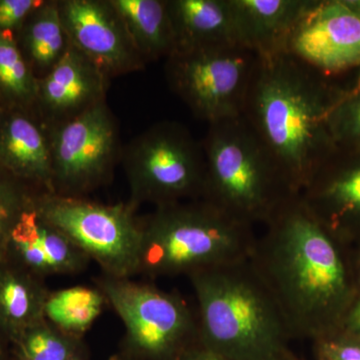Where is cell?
<instances>
[{
	"mask_svg": "<svg viewBox=\"0 0 360 360\" xmlns=\"http://www.w3.org/2000/svg\"><path fill=\"white\" fill-rule=\"evenodd\" d=\"M343 91L290 53L259 56L241 116L300 194L336 149L328 116Z\"/></svg>",
	"mask_w": 360,
	"mask_h": 360,
	"instance_id": "7a4b0ae2",
	"label": "cell"
},
{
	"mask_svg": "<svg viewBox=\"0 0 360 360\" xmlns=\"http://www.w3.org/2000/svg\"><path fill=\"white\" fill-rule=\"evenodd\" d=\"M35 191L0 167V267L7 259V245L14 224Z\"/></svg>",
	"mask_w": 360,
	"mask_h": 360,
	"instance_id": "484cf974",
	"label": "cell"
},
{
	"mask_svg": "<svg viewBox=\"0 0 360 360\" xmlns=\"http://www.w3.org/2000/svg\"><path fill=\"white\" fill-rule=\"evenodd\" d=\"M258 60L243 44L186 49L167 58L165 77L175 96L210 124L243 115Z\"/></svg>",
	"mask_w": 360,
	"mask_h": 360,
	"instance_id": "ba28073f",
	"label": "cell"
},
{
	"mask_svg": "<svg viewBox=\"0 0 360 360\" xmlns=\"http://www.w3.org/2000/svg\"><path fill=\"white\" fill-rule=\"evenodd\" d=\"M141 272L189 276L250 258L257 234L203 200L155 207L141 219Z\"/></svg>",
	"mask_w": 360,
	"mask_h": 360,
	"instance_id": "5b68a950",
	"label": "cell"
},
{
	"mask_svg": "<svg viewBox=\"0 0 360 360\" xmlns=\"http://www.w3.org/2000/svg\"><path fill=\"white\" fill-rule=\"evenodd\" d=\"M110 80L70 44L63 58L39 78L35 112L45 127L75 117L106 99Z\"/></svg>",
	"mask_w": 360,
	"mask_h": 360,
	"instance_id": "5bb4252c",
	"label": "cell"
},
{
	"mask_svg": "<svg viewBox=\"0 0 360 360\" xmlns=\"http://www.w3.org/2000/svg\"><path fill=\"white\" fill-rule=\"evenodd\" d=\"M300 200L340 245L360 243V149L336 148L302 189Z\"/></svg>",
	"mask_w": 360,
	"mask_h": 360,
	"instance_id": "4fadbf2b",
	"label": "cell"
},
{
	"mask_svg": "<svg viewBox=\"0 0 360 360\" xmlns=\"http://www.w3.org/2000/svg\"><path fill=\"white\" fill-rule=\"evenodd\" d=\"M312 0H231L240 44L258 56L285 53L293 28Z\"/></svg>",
	"mask_w": 360,
	"mask_h": 360,
	"instance_id": "e0dca14e",
	"label": "cell"
},
{
	"mask_svg": "<svg viewBox=\"0 0 360 360\" xmlns=\"http://www.w3.org/2000/svg\"><path fill=\"white\" fill-rule=\"evenodd\" d=\"M15 39L35 77H44L63 58L70 44L58 0H44L28 16Z\"/></svg>",
	"mask_w": 360,
	"mask_h": 360,
	"instance_id": "44dd1931",
	"label": "cell"
},
{
	"mask_svg": "<svg viewBox=\"0 0 360 360\" xmlns=\"http://www.w3.org/2000/svg\"><path fill=\"white\" fill-rule=\"evenodd\" d=\"M347 1L355 13L360 15V0H347Z\"/></svg>",
	"mask_w": 360,
	"mask_h": 360,
	"instance_id": "1f68e13d",
	"label": "cell"
},
{
	"mask_svg": "<svg viewBox=\"0 0 360 360\" xmlns=\"http://www.w3.org/2000/svg\"><path fill=\"white\" fill-rule=\"evenodd\" d=\"M187 278L201 345L231 360H297L283 315L250 258Z\"/></svg>",
	"mask_w": 360,
	"mask_h": 360,
	"instance_id": "3957f363",
	"label": "cell"
},
{
	"mask_svg": "<svg viewBox=\"0 0 360 360\" xmlns=\"http://www.w3.org/2000/svg\"><path fill=\"white\" fill-rule=\"evenodd\" d=\"M42 281L8 259L0 267V338L6 345L44 321L51 292Z\"/></svg>",
	"mask_w": 360,
	"mask_h": 360,
	"instance_id": "d6986e66",
	"label": "cell"
},
{
	"mask_svg": "<svg viewBox=\"0 0 360 360\" xmlns=\"http://www.w3.org/2000/svg\"><path fill=\"white\" fill-rule=\"evenodd\" d=\"M176 51L240 44L231 0H167Z\"/></svg>",
	"mask_w": 360,
	"mask_h": 360,
	"instance_id": "ac0fdd59",
	"label": "cell"
},
{
	"mask_svg": "<svg viewBox=\"0 0 360 360\" xmlns=\"http://www.w3.org/2000/svg\"><path fill=\"white\" fill-rule=\"evenodd\" d=\"M316 360H360V338L335 333L314 341Z\"/></svg>",
	"mask_w": 360,
	"mask_h": 360,
	"instance_id": "4316f807",
	"label": "cell"
},
{
	"mask_svg": "<svg viewBox=\"0 0 360 360\" xmlns=\"http://www.w3.org/2000/svg\"><path fill=\"white\" fill-rule=\"evenodd\" d=\"M285 52L326 77L359 70V14L347 0H312L293 28Z\"/></svg>",
	"mask_w": 360,
	"mask_h": 360,
	"instance_id": "8fae6325",
	"label": "cell"
},
{
	"mask_svg": "<svg viewBox=\"0 0 360 360\" xmlns=\"http://www.w3.org/2000/svg\"><path fill=\"white\" fill-rule=\"evenodd\" d=\"M338 333L360 338V292L356 293L345 312Z\"/></svg>",
	"mask_w": 360,
	"mask_h": 360,
	"instance_id": "f1b7e54d",
	"label": "cell"
},
{
	"mask_svg": "<svg viewBox=\"0 0 360 360\" xmlns=\"http://www.w3.org/2000/svg\"><path fill=\"white\" fill-rule=\"evenodd\" d=\"M129 182L130 205L155 207L201 200L206 163L201 142L184 125L161 122L122 146L120 158Z\"/></svg>",
	"mask_w": 360,
	"mask_h": 360,
	"instance_id": "8992f818",
	"label": "cell"
},
{
	"mask_svg": "<svg viewBox=\"0 0 360 360\" xmlns=\"http://www.w3.org/2000/svg\"><path fill=\"white\" fill-rule=\"evenodd\" d=\"M7 259L41 279L77 274L90 262L70 238L35 210L32 198L11 232Z\"/></svg>",
	"mask_w": 360,
	"mask_h": 360,
	"instance_id": "9a60e30c",
	"label": "cell"
},
{
	"mask_svg": "<svg viewBox=\"0 0 360 360\" xmlns=\"http://www.w3.org/2000/svg\"><path fill=\"white\" fill-rule=\"evenodd\" d=\"M144 63L176 51L167 0H110Z\"/></svg>",
	"mask_w": 360,
	"mask_h": 360,
	"instance_id": "ffe728a7",
	"label": "cell"
},
{
	"mask_svg": "<svg viewBox=\"0 0 360 360\" xmlns=\"http://www.w3.org/2000/svg\"><path fill=\"white\" fill-rule=\"evenodd\" d=\"M201 200L250 226L265 225L300 193L243 116L210 123Z\"/></svg>",
	"mask_w": 360,
	"mask_h": 360,
	"instance_id": "277c9868",
	"label": "cell"
},
{
	"mask_svg": "<svg viewBox=\"0 0 360 360\" xmlns=\"http://www.w3.org/2000/svg\"><path fill=\"white\" fill-rule=\"evenodd\" d=\"M176 360H231L227 359L224 355L210 349V348L201 345V342L196 343L189 347L186 352L177 357Z\"/></svg>",
	"mask_w": 360,
	"mask_h": 360,
	"instance_id": "f546056e",
	"label": "cell"
},
{
	"mask_svg": "<svg viewBox=\"0 0 360 360\" xmlns=\"http://www.w3.org/2000/svg\"><path fill=\"white\" fill-rule=\"evenodd\" d=\"M0 167L34 191L53 193L49 131L35 110L0 108Z\"/></svg>",
	"mask_w": 360,
	"mask_h": 360,
	"instance_id": "2e32d148",
	"label": "cell"
},
{
	"mask_svg": "<svg viewBox=\"0 0 360 360\" xmlns=\"http://www.w3.org/2000/svg\"><path fill=\"white\" fill-rule=\"evenodd\" d=\"M32 205L47 221L70 238L104 276L129 279L141 272V219L127 203L104 205L44 191H35Z\"/></svg>",
	"mask_w": 360,
	"mask_h": 360,
	"instance_id": "52a82bcc",
	"label": "cell"
},
{
	"mask_svg": "<svg viewBox=\"0 0 360 360\" xmlns=\"http://www.w3.org/2000/svg\"><path fill=\"white\" fill-rule=\"evenodd\" d=\"M6 345V343L0 338V360H7Z\"/></svg>",
	"mask_w": 360,
	"mask_h": 360,
	"instance_id": "d6a6232c",
	"label": "cell"
},
{
	"mask_svg": "<svg viewBox=\"0 0 360 360\" xmlns=\"http://www.w3.org/2000/svg\"><path fill=\"white\" fill-rule=\"evenodd\" d=\"M44 319L13 345L15 360H82L77 340Z\"/></svg>",
	"mask_w": 360,
	"mask_h": 360,
	"instance_id": "cb8c5ba5",
	"label": "cell"
},
{
	"mask_svg": "<svg viewBox=\"0 0 360 360\" xmlns=\"http://www.w3.org/2000/svg\"><path fill=\"white\" fill-rule=\"evenodd\" d=\"M250 262L283 315L291 340L338 333L356 295L347 248L293 198L264 225Z\"/></svg>",
	"mask_w": 360,
	"mask_h": 360,
	"instance_id": "6da1fadb",
	"label": "cell"
},
{
	"mask_svg": "<svg viewBox=\"0 0 360 360\" xmlns=\"http://www.w3.org/2000/svg\"></svg>",
	"mask_w": 360,
	"mask_h": 360,
	"instance_id": "e575fe53",
	"label": "cell"
},
{
	"mask_svg": "<svg viewBox=\"0 0 360 360\" xmlns=\"http://www.w3.org/2000/svg\"><path fill=\"white\" fill-rule=\"evenodd\" d=\"M44 0H0V33L15 37L23 23Z\"/></svg>",
	"mask_w": 360,
	"mask_h": 360,
	"instance_id": "83f0119b",
	"label": "cell"
},
{
	"mask_svg": "<svg viewBox=\"0 0 360 360\" xmlns=\"http://www.w3.org/2000/svg\"><path fill=\"white\" fill-rule=\"evenodd\" d=\"M47 127L53 193L84 198L110 181L122 158L120 124L106 99Z\"/></svg>",
	"mask_w": 360,
	"mask_h": 360,
	"instance_id": "30bf717a",
	"label": "cell"
},
{
	"mask_svg": "<svg viewBox=\"0 0 360 360\" xmlns=\"http://www.w3.org/2000/svg\"><path fill=\"white\" fill-rule=\"evenodd\" d=\"M70 44L110 78L144 70L120 14L110 0H58Z\"/></svg>",
	"mask_w": 360,
	"mask_h": 360,
	"instance_id": "7c38bea8",
	"label": "cell"
},
{
	"mask_svg": "<svg viewBox=\"0 0 360 360\" xmlns=\"http://www.w3.org/2000/svg\"><path fill=\"white\" fill-rule=\"evenodd\" d=\"M106 298L99 290L73 286L49 293L45 319L66 335L79 338L103 312Z\"/></svg>",
	"mask_w": 360,
	"mask_h": 360,
	"instance_id": "7402d4cb",
	"label": "cell"
},
{
	"mask_svg": "<svg viewBox=\"0 0 360 360\" xmlns=\"http://www.w3.org/2000/svg\"><path fill=\"white\" fill-rule=\"evenodd\" d=\"M347 248L348 264H349L350 274L357 293L360 292V243L354 245L345 246Z\"/></svg>",
	"mask_w": 360,
	"mask_h": 360,
	"instance_id": "4dcf8cb0",
	"label": "cell"
},
{
	"mask_svg": "<svg viewBox=\"0 0 360 360\" xmlns=\"http://www.w3.org/2000/svg\"><path fill=\"white\" fill-rule=\"evenodd\" d=\"M98 286L122 319L129 347L142 356L176 360L200 342L198 311L179 293L108 276Z\"/></svg>",
	"mask_w": 360,
	"mask_h": 360,
	"instance_id": "9c48e42d",
	"label": "cell"
},
{
	"mask_svg": "<svg viewBox=\"0 0 360 360\" xmlns=\"http://www.w3.org/2000/svg\"><path fill=\"white\" fill-rule=\"evenodd\" d=\"M39 78L25 60L15 37L0 33V108L34 110Z\"/></svg>",
	"mask_w": 360,
	"mask_h": 360,
	"instance_id": "603a6c76",
	"label": "cell"
},
{
	"mask_svg": "<svg viewBox=\"0 0 360 360\" xmlns=\"http://www.w3.org/2000/svg\"><path fill=\"white\" fill-rule=\"evenodd\" d=\"M328 127L336 148L360 149V70L331 110Z\"/></svg>",
	"mask_w": 360,
	"mask_h": 360,
	"instance_id": "d4e9b609",
	"label": "cell"
},
{
	"mask_svg": "<svg viewBox=\"0 0 360 360\" xmlns=\"http://www.w3.org/2000/svg\"><path fill=\"white\" fill-rule=\"evenodd\" d=\"M359 70H360V68H359Z\"/></svg>",
	"mask_w": 360,
	"mask_h": 360,
	"instance_id": "836d02e7",
	"label": "cell"
}]
</instances>
